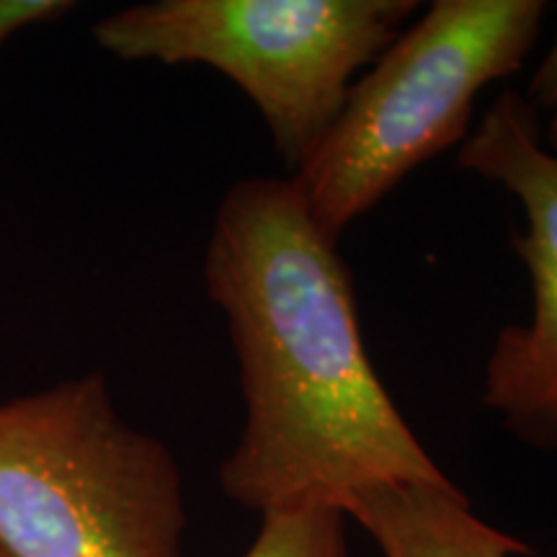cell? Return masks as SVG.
Instances as JSON below:
<instances>
[{
  "label": "cell",
  "instance_id": "obj_11",
  "mask_svg": "<svg viewBox=\"0 0 557 557\" xmlns=\"http://www.w3.org/2000/svg\"><path fill=\"white\" fill-rule=\"evenodd\" d=\"M0 557H11V555H9V553H5V549H3V547H0Z\"/></svg>",
  "mask_w": 557,
  "mask_h": 557
},
{
  "label": "cell",
  "instance_id": "obj_9",
  "mask_svg": "<svg viewBox=\"0 0 557 557\" xmlns=\"http://www.w3.org/2000/svg\"><path fill=\"white\" fill-rule=\"evenodd\" d=\"M524 99L537 114H557V37L549 47L547 58L534 70Z\"/></svg>",
  "mask_w": 557,
  "mask_h": 557
},
{
  "label": "cell",
  "instance_id": "obj_7",
  "mask_svg": "<svg viewBox=\"0 0 557 557\" xmlns=\"http://www.w3.org/2000/svg\"><path fill=\"white\" fill-rule=\"evenodd\" d=\"M243 557H348L346 513L329 504L263 513L259 537Z\"/></svg>",
  "mask_w": 557,
  "mask_h": 557
},
{
  "label": "cell",
  "instance_id": "obj_6",
  "mask_svg": "<svg viewBox=\"0 0 557 557\" xmlns=\"http://www.w3.org/2000/svg\"><path fill=\"white\" fill-rule=\"evenodd\" d=\"M341 511L364 529L382 557H521L532 547L475 517L459 487L382 485Z\"/></svg>",
  "mask_w": 557,
  "mask_h": 557
},
{
  "label": "cell",
  "instance_id": "obj_4",
  "mask_svg": "<svg viewBox=\"0 0 557 557\" xmlns=\"http://www.w3.org/2000/svg\"><path fill=\"white\" fill-rule=\"evenodd\" d=\"M416 0H156L94 24L103 52L127 62L207 65L267 122L292 171L344 109L361 70L398 39Z\"/></svg>",
  "mask_w": 557,
  "mask_h": 557
},
{
  "label": "cell",
  "instance_id": "obj_10",
  "mask_svg": "<svg viewBox=\"0 0 557 557\" xmlns=\"http://www.w3.org/2000/svg\"><path fill=\"white\" fill-rule=\"evenodd\" d=\"M542 139H545L547 150H549V152H555V156H557V114L549 116L547 127L542 129Z\"/></svg>",
  "mask_w": 557,
  "mask_h": 557
},
{
  "label": "cell",
  "instance_id": "obj_2",
  "mask_svg": "<svg viewBox=\"0 0 557 557\" xmlns=\"http://www.w3.org/2000/svg\"><path fill=\"white\" fill-rule=\"evenodd\" d=\"M173 451L124 421L101 372L0 400V547L11 557H181Z\"/></svg>",
  "mask_w": 557,
  "mask_h": 557
},
{
  "label": "cell",
  "instance_id": "obj_1",
  "mask_svg": "<svg viewBox=\"0 0 557 557\" xmlns=\"http://www.w3.org/2000/svg\"><path fill=\"white\" fill-rule=\"evenodd\" d=\"M240 367L246 423L222 493L256 513L382 485L455 487L410 431L361 338L351 274L295 178H243L205 256Z\"/></svg>",
  "mask_w": 557,
  "mask_h": 557
},
{
  "label": "cell",
  "instance_id": "obj_5",
  "mask_svg": "<svg viewBox=\"0 0 557 557\" xmlns=\"http://www.w3.org/2000/svg\"><path fill=\"white\" fill-rule=\"evenodd\" d=\"M457 163L511 191L527 214V230L511 243L532 276V320L498 333L483 406L519 442L557 451V156L524 94L506 90L459 148Z\"/></svg>",
  "mask_w": 557,
  "mask_h": 557
},
{
  "label": "cell",
  "instance_id": "obj_8",
  "mask_svg": "<svg viewBox=\"0 0 557 557\" xmlns=\"http://www.w3.org/2000/svg\"><path fill=\"white\" fill-rule=\"evenodd\" d=\"M73 9L75 3H67V0H0V50L18 32L50 24L67 16Z\"/></svg>",
  "mask_w": 557,
  "mask_h": 557
},
{
  "label": "cell",
  "instance_id": "obj_3",
  "mask_svg": "<svg viewBox=\"0 0 557 557\" xmlns=\"http://www.w3.org/2000/svg\"><path fill=\"white\" fill-rule=\"evenodd\" d=\"M545 9L540 0H436L369 65L292 176L331 240L465 139L478 94L524 65Z\"/></svg>",
  "mask_w": 557,
  "mask_h": 557
}]
</instances>
